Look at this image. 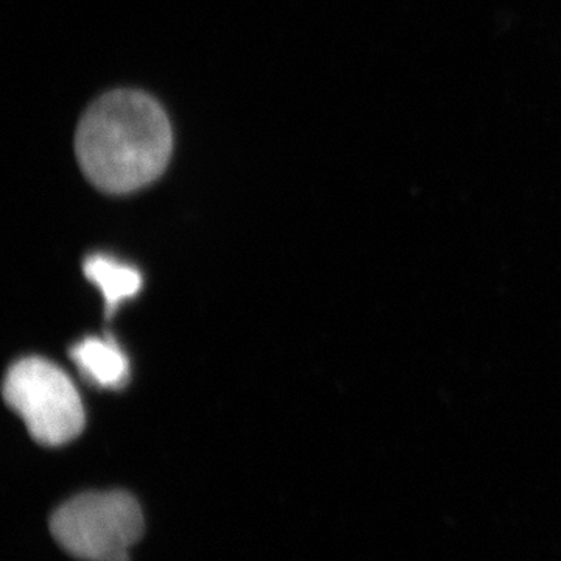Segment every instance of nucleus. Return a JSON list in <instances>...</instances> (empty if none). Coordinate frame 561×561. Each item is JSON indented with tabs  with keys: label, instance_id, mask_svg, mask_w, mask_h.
<instances>
[{
	"label": "nucleus",
	"instance_id": "nucleus-1",
	"mask_svg": "<svg viewBox=\"0 0 561 561\" xmlns=\"http://www.w3.org/2000/svg\"><path fill=\"white\" fill-rule=\"evenodd\" d=\"M172 151L171 121L142 91L106 92L87 110L76 133L81 171L106 194L149 186L164 173Z\"/></svg>",
	"mask_w": 561,
	"mask_h": 561
},
{
	"label": "nucleus",
	"instance_id": "nucleus-2",
	"mask_svg": "<svg viewBox=\"0 0 561 561\" xmlns=\"http://www.w3.org/2000/svg\"><path fill=\"white\" fill-rule=\"evenodd\" d=\"M55 541L81 561H130L144 535L138 501L125 491L84 493L65 502L50 518Z\"/></svg>",
	"mask_w": 561,
	"mask_h": 561
},
{
	"label": "nucleus",
	"instance_id": "nucleus-3",
	"mask_svg": "<svg viewBox=\"0 0 561 561\" xmlns=\"http://www.w3.org/2000/svg\"><path fill=\"white\" fill-rule=\"evenodd\" d=\"M3 397L41 445H65L83 431L87 419L79 390L54 362H16L7 373Z\"/></svg>",
	"mask_w": 561,
	"mask_h": 561
},
{
	"label": "nucleus",
	"instance_id": "nucleus-4",
	"mask_svg": "<svg viewBox=\"0 0 561 561\" xmlns=\"http://www.w3.org/2000/svg\"><path fill=\"white\" fill-rule=\"evenodd\" d=\"M81 375L102 389H121L130 376V364L113 337H87L70 350Z\"/></svg>",
	"mask_w": 561,
	"mask_h": 561
},
{
	"label": "nucleus",
	"instance_id": "nucleus-5",
	"mask_svg": "<svg viewBox=\"0 0 561 561\" xmlns=\"http://www.w3.org/2000/svg\"><path fill=\"white\" fill-rule=\"evenodd\" d=\"M84 276L102 291L105 309L113 316L122 302L130 300L142 287L138 268L108 254H91L83 265Z\"/></svg>",
	"mask_w": 561,
	"mask_h": 561
}]
</instances>
